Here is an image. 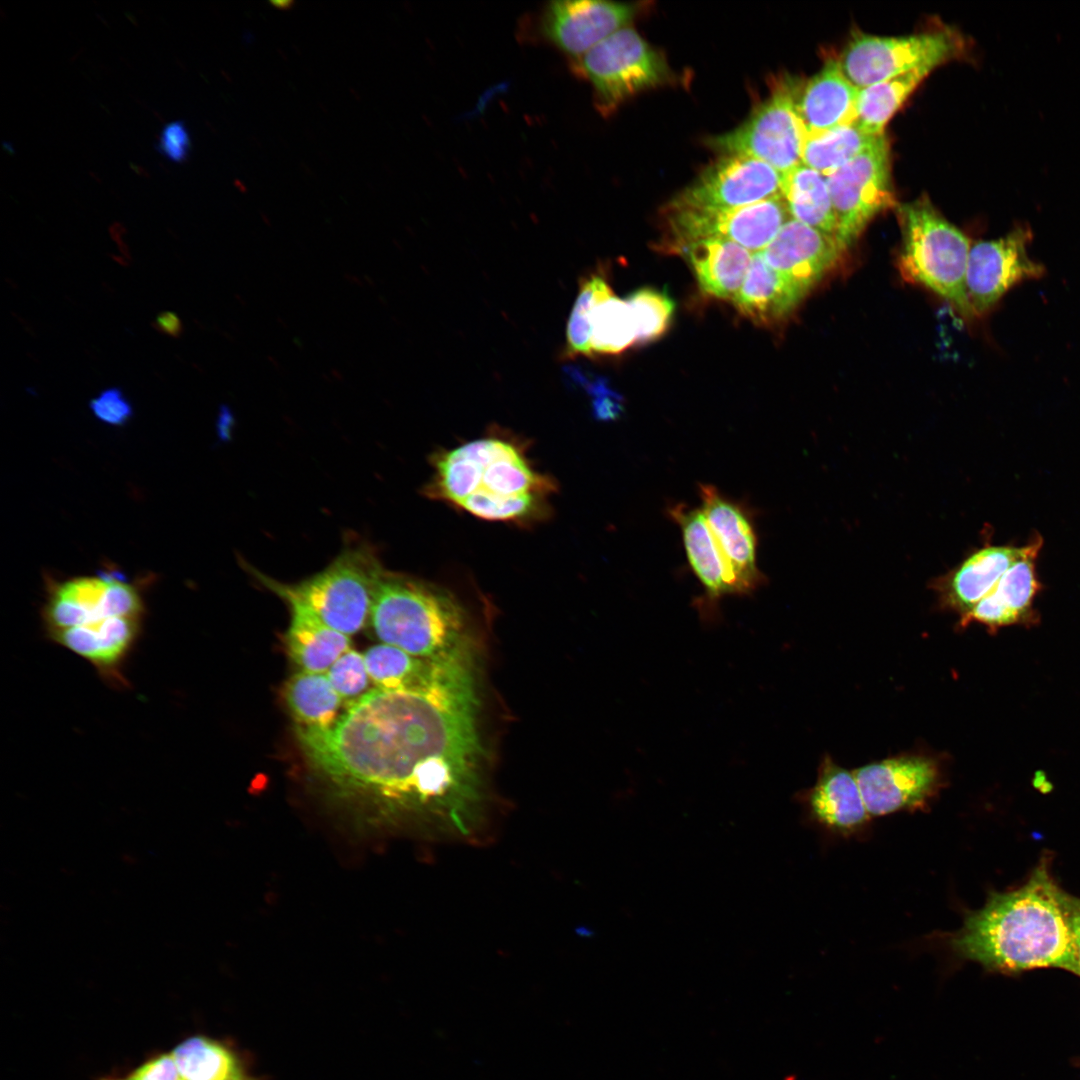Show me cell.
I'll return each instance as SVG.
<instances>
[{"mask_svg": "<svg viewBox=\"0 0 1080 1080\" xmlns=\"http://www.w3.org/2000/svg\"><path fill=\"white\" fill-rule=\"evenodd\" d=\"M171 1055L182 1080H254L245 1075L229 1047L205 1036L184 1040Z\"/></svg>", "mask_w": 1080, "mask_h": 1080, "instance_id": "29", "label": "cell"}, {"mask_svg": "<svg viewBox=\"0 0 1080 1080\" xmlns=\"http://www.w3.org/2000/svg\"><path fill=\"white\" fill-rule=\"evenodd\" d=\"M282 693L298 727L327 729L340 716L343 700L326 673H295L285 683Z\"/></svg>", "mask_w": 1080, "mask_h": 1080, "instance_id": "27", "label": "cell"}, {"mask_svg": "<svg viewBox=\"0 0 1080 1080\" xmlns=\"http://www.w3.org/2000/svg\"><path fill=\"white\" fill-rule=\"evenodd\" d=\"M699 495L733 595L751 594L766 577L757 566V537L750 512L713 485L700 484Z\"/></svg>", "mask_w": 1080, "mask_h": 1080, "instance_id": "15", "label": "cell"}, {"mask_svg": "<svg viewBox=\"0 0 1080 1080\" xmlns=\"http://www.w3.org/2000/svg\"><path fill=\"white\" fill-rule=\"evenodd\" d=\"M591 356L618 354L636 344L637 329L627 299L614 294L598 302L588 317Z\"/></svg>", "mask_w": 1080, "mask_h": 1080, "instance_id": "31", "label": "cell"}, {"mask_svg": "<svg viewBox=\"0 0 1080 1080\" xmlns=\"http://www.w3.org/2000/svg\"><path fill=\"white\" fill-rule=\"evenodd\" d=\"M475 664L427 690L372 689L330 728L297 726L304 754L343 794L376 802L398 826L480 840L490 797Z\"/></svg>", "mask_w": 1080, "mask_h": 1080, "instance_id": "1", "label": "cell"}, {"mask_svg": "<svg viewBox=\"0 0 1080 1080\" xmlns=\"http://www.w3.org/2000/svg\"><path fill=\"white\" fill-rule=\"evenodd\" d=\"M800 799L810 819L839 835L863 831L870 819L854 773L828 756L819 767L815 785Z\"/></svg>", "mask_w": 1080, "mask_h": 1080, "instance_id": "19", "label": "cell"}, {"mask_svg": "<svg viewBox=\"0 0 1080 1080\" xmlns=\"http://www.w3.org/2000/svg\"><path fill=\"white\" fill-rule=\"evenodd\" d=\"M948 944L959 958L992 971L1062 968L1077 972L1066 893L1045 863L1019 888L993 892L982 908L966 913Z\"/></svg>", "mask_w": 1080, "mask_h": 1080, "instance_id": "2", "label": "cell"}, {"mask_svg": "<svg viewBox=\"0 0 1080 1080\" xmlns=\"http://www.w3.org/2000/svg\"><path fill=\"white\" fill-rule=\"evenodd\" d=\"M636 323V344H647L661 337L670 326L674 302L665 292L641 288L627 298Z\"/></svg>", "mask_w": 1080, "mask_h": 1080, "instance_id": "34", "label": "cell"}, {"mask_svg": "<svg viewBox=\"0 0 1080 1080\" xmlns=\"http://www.w3.org/2000/svg\"><path fill=\"white\" fill-rule=\"evenodd\" d=\"M1041 546V538L1034 539L1030 550L1006 570L989 593L1000 605L1015 614L1021 623L1033 617L1032 603L1040 589L1035 560Z\"/></svg>", "mask_w": 1080, "mask_h": 1080, "instance_id": "32", "label": "cell"}, {"mask_svg": "<svg viewBox=\"0 0 1080 1080\" xmlns=\"http://www.w3.org/2000/svg\"><path fill=\"white\" fill-rule=\"evenodd\" d=\"M1026 546L985 545L972 552L958 566L933 583L941 604L967 614L989 594L1006 570L1031 548Z\"/></svg>", "mask_w": 1080, "mask_h": 1080, "instance_id": "20", "label": "cell"}, {"mask_svg": "<svg viewBox=\"0 0 1080 1080\" xmlns=\"http://www.w3.org/2000/svg\"><path fill=\"white\" fill-rule=\"evenodd\" d=\"M882 136L867 134L855 123L819 134L806 135L801 161L805 166L828 177L874 145Z\"/></svg>", "mask_w": 1080, "mask_h": 1080, "instance_id": "30", "label": "cell"}, {"mask_svg": "<svg viewBox=\"0 0 1080 1080\" xmlns=\"http://www.w3.org/2000/svg\"><path fill=\"white\" fill-rule=\"evenodd\" d=\"M612 294L607 280L600 274H591L581 280L567 323L564 359L591 356L589 314L598 302Z\"/></svg>", "mask_w": 1080, "mask_h": 1080, "instance_id": "33", "label": "cell"}, {"mask_svg": "<svg viewBox=\"0 0 1080 1080\" xmlns=\"http://www.w3.org/2000/svg\"><path fill=\"white\" fill-rule=\"evenodd\" d=\"M1066 906L1073 935V943L1077 964V972L1080 976V899L1066 894Z\"/></svg>", "mask_w": 1080, "mask_h": 1080, "instance_id": "39", "label": "cell"}, {"mask_svg": "<svg viewBox=\"0 0 1080 1080\" xmlns=\"http://www.w3.org/2000/svg\"><path fill=\"white\" fill-rule=\"evenodd\" d=\"M639 7L602 0L550 2L540 20L545 39L574 59L601 41L627 27Z\"/></svg>", "mask_w": 1080, "mask_h": 1080, "instance_id": "16", "label": "cell"}, {"mask_svg": "<svg viewBox=\"0 0 1080 1080\" xmlns=\"http://www.w3.org/2000/svg\"><path fill=\"white\" fill-rule=\"evenodd\" d=\"M783 174L755 158L724 154L671 203L733 209L782 196Z\"/></svg>", "mask_w": 1080, "mask_h": 1080, "instance_id": "14", "label": "cell"}, {"mask_svg": "<svg viewBox=\"0 0 1080 1080\" xmlns=\"http://www.w3.org/2000/svg\"><path fill=\"white\" fill-rule=\"evenodd\" d=\"M782 197L791 218L837 237V221L824 175L798 165L783 174Z\"/></svg>", "mask_w": 1080, "mask_h": 1080, "instance_id": "26", "label": "cell"}, {"mask_svg": "<svg viewBox=\"0 0 1080 1080\" xmlns=\"http://www.w3.org/2000/svg\"><path fill=\"white\" fill-rule=\"evenodd\" d=\"M665 247L680 252L702 239H725L761 252L791 218L782 196L733 209H706L670 203Z\"/></svg>", "mask_w": 1080, "mask_h": 1080, "instance_id": "10", "label": "cell"}, {"mask_svg": "<svg viewBox=\"0 0 1080 1080\" xmlns=\"http://www.w3.org/2000/svg\"><path fill=\"white\" fill-rule=\"evenodd\" d=\"M846 250L836 236L790 218L760 253L775 271L806 295L839 264Z\"/></svg>", "mask_w": 1080, "mask_h": 1080, "instance_id": "17", "label": "cell"}, {"mask_svg": "<svg viewBox=\"0 0 1080 1080\" xmlns=\"http://www.w3.org/2000/svg\"><path fill=\"white\" fill-rule=\"evenodd\" d=\"M1031 240L1030 227L1021 224L1004 237L971 245L965 277L971 316L988 312L1016 284L1045 274L1044 266L1028 255Z\"/></svg>", "mask_w": 1080, "mask_h": 1080, "instance_id": "12", "label": "cell"}, {"mask_svg": "<svg viewBox=\"0 0 1080 1080\" xmlns=\"http://www.w3.org/2000/svg\"><path fill=\"white\" fill-rule=\"evenodd\" d=\"M573 70L591 82L596 106L604 114L662 84L669 75L663 56L631 27L618 30L574 59Z\"/></svg>", "mask_w": 1080, "mask_h": 1080, "instance_id": "8", "label": "cell"}, {"mask_svg": "<svg viewBox=\"0 0 1080 1080\" xmlns=\"http://www.w3.org/2000/svg\"><path fill=\"white\" fill-rule=\"evenodd\" d=\"M249 570L290 608L306 611L348 636L365 625L375 590L386 572L375 549L363 542L347 544L326 568L295 584L273 580L253 567Z\"/></svg>", "mask_w": 1080, "mask_h": 1080, "instance_id": "5", "label": "cell"}, {"mask_svg": "<svg viewBox=\"0 0 1080 1080\" xmlns=\"http://www.w3.org/2000/svg\"><path fill=\"white\" fill-rule=\"evenodd\" d=\"M870 816L928 806L939 791L937 762L922 755H903L867 764L854 772Z\"/></svg>", "mask_w": 1080, "mask_h": 1080, "instance_id": "13", "label": "cell"}, {"mask_svg": "<svg viewBox=\"0 0 1080 1080\" xmlns=\"http://www.w3.org/2000/svg\"><path fill=\"white\" fill-rule=\"evenodd\" d=\"M94 416L101 422L112 425H125L133 416L132 404L119 387L102 390L89 402Z\"/></svg>", "mask_w": 1080, "mask_h": 1080, "instance_id": "36", "label": "cell"}, {"mask_svg": "<svg viewBox=\"0 0 1080 1080\" xmlns=\"http://www.w3.org/2000/svg\"><path fill=\"white\" fill-rule=\"evenodd\" d=\"M142 619L108 617L92 625L71 627L48 636L86 659L107 680L122 683L121 666L139 637Z\"/></svg>", "mask_w": 1080, "mask_h": 1080, "instance_id": "21", "label": "cell"}, {"mask_svg": "<svg viewBox=\"0 0 1080 1080\" xmlns=\"http://www.w3.org/2000/svg\"><path fill=\"white\" fill-rule=\"evenodd\" d=\"M427 495L490 521L528 522L543 516L555 490L512 439L489 436L439 453Z\"/></svg>", "mask_w": 1080, "mask_h": 1080, "instance_id": "3", "label": "cell"}, {"mask_svg": "<svg viewBox=\"0 0 1080 1080\" xmlns=\"http://www.w3.org/2000/svg\"><path fill=\"white\" fill-rule=\"evenodd\" d=\"M966 49L962 35L949 28L896 37L856 32L838 62L848 80L862 89L921 66L935 68Z\"/></svg>", "mask_w": 1080, "mask_h": 1080, "instance_id": "7", "label": "cell"}, {"mask_svg": "<svg viewBox=\"0 0 1080 1080\" xmlns=\"http://www.w3.org/2000/svg\"><path fill=\"white\" fill-rule=\"evenodd\" d=\"M799 80H778L770 96L736 129L711 139L723 154L763 161L785 174L802 164L805 127L797 112Z\"/></svg>", "mask_w": 1080, "mask_h": 1080, "instance_id": "9", "label": "cell"}, {"mask_svg": "<svg viewBox=\"0 0 1080 1080\" xmlns=\"http://www.w3.org/2000/svg\"><path fill=\"white\" fill-rule=\"evenodd\" d=\"M156 147L172 162L186 161L191 150V138L185 122L175 120L167 123L160 131Z\"/></svg>", "mask_w": 1080, "mask_h": 1080, "instance_id": "37", "label": "cell"}, {"mask_svg": "<svg viewBox=\"0 0 1080 1080\" xmlns=\"http://www.w3.org/2000/svg\"><path fill=\"white\" fill-rule=\"evenodd\" d=\"M290 610L285 641L291 660L301 671L326 673L350 649V636L326 626L306 611Z\"/></svg>", "mask_w": 1080, "mask_h": 1080, "instance_id": "25", "label": "cell"}, {"mask_svg": "<svg viewBox=\"0 0 1080 1080\" xmlns=\"http://www.w3.org/2000/svg\"><path fill=\"white\" fill-rule=\"evenodd\" d=\"M826 179L837 221V238L846 248L876 215L898 206L885 135Z\"/></svg>", "mask_w": 1080, "mask_h": 1080, "instance_id": "11", "label": "cell"}, {"mask_svg": "<svg viewBox=\"0 0 1080 1080\" xmlns=\"http://www.w3.org/2000/svg\"><path fill=\"white\" fill-rule=\"evenodd\" d=\"M902 231L898 268L902 277L921 284L965 317H971L965 291L970 240L923 196L896 207Z\"/></svg>", "mask_w": 1080, "mask_h": 1080, "instance_id": "6", "label": "cell"}, {"mask_svg": "<svg viewBox=\"0 0 1080 1080\" xmlns=\"http://www.w3.org/2000/svg\"><path fill=\"white\" fill-rule=\"evenodd\" d=\"M152 326L161 334L177 338L183 333V323L179 316L172 311H163L157 314Z\"/></svg>", "mask_w": 1080, "mask_h": 1080, "instance_id": "40", "label": "cell"}, {"mask_svg": "<svg viewBox=\"0 0 1080 1080\" xmlns=\"http://www.w3.org/2000/svg\"><path fill=\"white\" fill-rule=\"evenodd\" d=\"M679 253L687 257L705 293L732 300L745 280L754 254L735 242L715 238L692 242Z\"/></svg>", "mask_w": 1080, "mask_h": 1080, "instance_id": "23", "label": "cell"}, {"mask_svg": "<svg viewBox=\"0 0 1080 1080\" xmlns=\"http://www.w3.org/2000/svg\"><path fill=\"white\" fill-rule=\"evenodd\" d=\"M326 675L333 688L348 705L370 691L368 688L372 681L364 655L356 650L349 649L345 652L329 668Z\"/></svg>", "mask_w": 1080, "mask_h": 1080, "instance_id": "35", "label": "cell"}, {"mask_svg": "<svg viewBox=\"0 0 1080 1080\" xmlns=\"http://www.w3.org/2000/svg\"><path fill=\"white\" fill-rule=\"evenodd\" d=\"M805 295L754 253L745 280L733 299L737 309L758 325L789 316Z\"/></svg>", "mask_w": 1080, "mask_h": 1080, "instance_id": "24", "label": "cell"}, {"mask_svg": "<svg viewBox=\"0 0 1080 1080\" xmlns=\"http://www.w3.org/2000/svg\"><path fill=\"white\" fill-rule=\"evenodd\" d=\"M102 1080H182V1078L171 1053H167L151 1058L124 1078Z\"/></svg>", "mask_w": 1080, "mask_h": 1080, "instance_id": "38", "label": "cell"}, {"mask_svg": "<svg viewBox=\"0 0 1080 1080\" xmlns=\"http://www.w3.org/2000/svg\"><path fill=\"white\" fill-rule=\"evenodd\" d=\"M369 619L382 643L417 657L445 659L472 649L460 603L441 587L410 576L386 570Z\"/></svg>", "mask_w": 1080, "mask_h": 1080, "instance_id": "4", "label": "cell"}, {"mask_svg": "<svg viewBox=\"0 0 1080 1080\" xmlns=\"http://www.w3.org/2000/svg\"><path fill=\"white\" fill-rule=\"evenodd\" d=\"M668 513L681 529L690 567L704 589L694 606L703 624H718L721 620L720 601L733 592L703 511L678 503L671 506Z\"/></svg>", "mask_w": 1080, "mask_h": 1080, "instance_id": "18", "label": "cell"}, {"mask_svg": "<svg viewBox=\"0 0 1080 1080\" xmlns=\"http://www.w3.org/2000/svg\"><path fill=\"white\" fill-rule=\"evenodd\" d=\"M933 69L921 66L860 89L854 123L867 134L884 135L889 120Z\"/></svg>", "mask_w": 1080, "mask_h": 1080, "instance_id": "28", "label": "cell"}, {"mask_svg": "<svg viewBox=\"0 0 1080 1080\" xmlns=\"http://www.w3.org/2000/svg\"><path fill=\"white\" fill-rule=\"evenodd\" d=\"M859 91L841 70L838 59H827L798 95L797 112L806 135L854 123Z\"/></svg>", "mask_w": 1080, "mask_h": 1080, "instance_id": "22", "label": "cell"}]
</instances>
